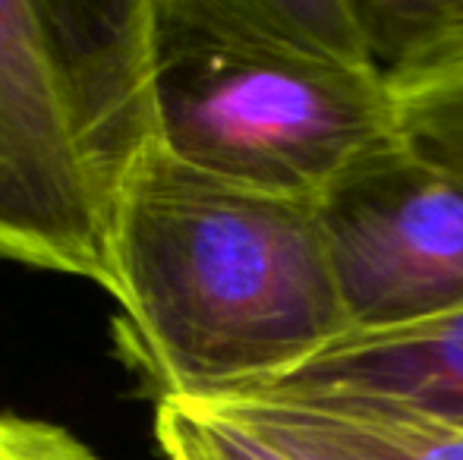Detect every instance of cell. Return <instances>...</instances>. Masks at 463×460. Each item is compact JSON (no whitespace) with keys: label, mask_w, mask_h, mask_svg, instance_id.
I'll use <instances>...</instances> for the list:
<instances>
[{"label":"cell","mask_w":463,"mask_h":460,"mask_svg":"<svg viewBox=\"0 0 463 460\" xmlns=\"http://www.w3.org/2000/svg\"><path fill=\"white\" fill-rule=\"evenodd\" d=\"M152 0H0V256L114 296V237L158 146Z\"/></svg>","instance_id":"cell-3"},{"label":"cell","mask_w":463,"mask_h":460,"mask_svg":"<svg viewBox=\"0 0 463 460\" xmlns=\"http://www.w3.org/2000/svg\"><path fill=\"white\" fill-rule=\"evenodd\" d=\"M303 460H463V432L350 398H224Z\"/></svg>","instance_id":"cell-7"},{"label":"cell","mask_w":463,"mask_h":460,"mask_svg":"<svg viewBox=\"0 0 463 460\" xmlns=\"http://www.w3.org/2000/svg\"><path fill=\"white\" fill-rule=\"evenodd\" d=\"M117 341L158 400H221L350 332L316 202L148 152L114 237Z\"/></svg>","instance_id":"cell-1"},{"label":"cell","mask_w":463,"mask_h":460,"mask_svg":"<svg viewBox=\"0 0 463 460\" xmlns=\"http://www.w3.org/2000/svg\"><path fill=\"white\" fill-rule=\"evenodd\" d=\"M158 146L218 180L316 202L397 136L354 0H152Z\"/></svg>","instance_id":"cell-2"},{"label":"cell","mask_w":463,"mask_h":460,"mask_svg":"<svg viewBox=\"0 0 463 460\" xmlns=\"http://www.w3.org/2000/svg\"><path fill=\"white\" fill-rule=\"evenodd\" d=\"M0 460H101L63 426L0 413Z\"/></svg>","instance_id":"cell-9"},{"label":"cell","mask_w":463,"mask_h":460,"mask_svg":"<svg viewBox=\"0 0 463 460\" xmlns=\"http://www.w3.org/2000/svg\"><path fill=\"white\" fill-rule=\"evenodd\" d=\"M350 332L463 313V177L401 133L316 199Z\"/></svg>","instance_id":"cell-4"},{"label":"cell","mask_w":463,"mask_h":460,"mask_svg":"<svg viewBox=\"0 0 463 460\" xmlns=\"http://www.w3.org/2000/svg\"><path fill=\"white\" fill-rule=\"evenodd\" d=\"M155 438L165 460H303L224 400H158Z\"/></svg>","instance_id":"cell-8"},{"label":"cell","mask_w":463,"mask_h":460,"mask_svg":"<svg viewBox=\"0 0 463 460\" xmlns=\"http://www.w3.org/2000/svg\"><path fill=\"white\" fill-rule=\"evenodd\" d=\"M233 398L372 400L463 432V313L347 332L297 369Z\"/></svg>","instance_id":"cell-5"},{"label":"cell","mask_w":463,"mask_h":460,"mask_svg":"<svg viewBox=\"0 0 463 460\" xmlns=\"http://www.w3.org/2000/svg\"><path fill=\"white\" fill-rule=\"evenodd\" d=\"M397 133L463 177V0H382L372 10Z\"/></svg>","instance_id":"cell-6"}]
</instances>
